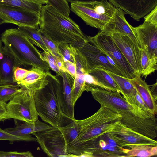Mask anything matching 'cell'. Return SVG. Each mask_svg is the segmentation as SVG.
Wrapping results in <instances>:
<instances>
[{
	"label": "cell",
	"instance_id": "ba28073f",
	"mask_svg": "<svg viewBox=\"0 0 157 157\" xmlns=\"http://www.w3.org/2000/svg\"><path fill=\"white\" fill-rule=\"evenodd\" d=\"M23 87L21 91L6 104L7 114L10 119L34 123L38 116L34 98L35 91Z\"/></svg>",
	"mask_w": 157,
	"mask_h": 157
},
{
	"label": "cell",
	"instance_id": "e575fe53",
	"mask_svg": "<svg viewBox=\"0 0 157 157\" xmlns=\"http://www.w3.org/2000/svg\"><path fill=\"white\" fill-rule=\"evenodd\" d=\"M97 86L107 90L105 87L99 83L94 76L89 73H86L85 75V91H90L92 88Z\"/></svg>",
	"mask_w": 157,
	"mask_h": 157
},
{
	"label": "cell",
	"instance_id": "8d00e7d4",
	"mask_svg": "<svg viewBox=\"0 0 157 157\" xmlns=\"http://www.w3.org/2000/svg\"><path fill=\"white\" fill-rule=\"evenodd\" d=\"M29 71L25 69L17 67L15 69L13 75V81L16 84L23 80Z\"/></svg>",
	"mask_w": 157,
	"mask_h": 157
},
{
	"label": "cell",
	"instance_id": "484cf974",
	"mask_svg": "<svg viewBox=\"0 0 157 157\" xmlns=\"http://www.w3.org/2000/svg\"><path fill=\"white\" fill-rule=\"evenodd\" d=\"M18 29L22 31L33 44L39 47L44 52L52 53L47 47L39 29L29 26H18Z\"/></svg>",
	"mask_w": 157,
	"mask_h": 157
},
{
	"label": "cell",
	"instance_id": "30bf717a",
	"mask_svg": "<svg viewBox=\"0 0 157 157\" xmlns=\"http://www.w3.org/2000/svg\"><path fill=\"white\" fill-rule=\"evenodd\" d=\"M72 44L84 58L88 73L91 69L99 67L123 76L120 70L110 63L106 58L105 53L96 45L88 36L86 35L84 40L75 42Z\"/></svg>",
	"mask_w": 157,
	"mask_h": 157
},
{
	"label": "cell",
	"instance_id": "cb8c5ba5",
	"mask_svg": "<svg viewBox=\"0 0 157 157\" xmlns=\"http://www.w3.org/2000/svg\"><path fill=\"white\" fill-rule=\"evenodd\" d=\"M48 0H0V4L19 7L40 13L41 7Z\"/></svg>",
	"mask_w": 157,
	"mask_h": 157
},
{
	"label": "cell",
	"instance_id": "b9f144b4",
	"mask_svg": "<svg viewBox=\"0 0 157 157\" xmlns=\"http://www.w3.org/2000/svg\"><path fill=\"white\" fill-rule=\"evenodd\" d=\"M136 99L137 104V106L138 107L144 110L151 112L146 105L138 92L137 93L136 95Z\"/></svg>",
	"mask_w": 157,
	"mask_h": 157
},
{
	"label": "cell",
	"instance_id": "277c9868",
	"mask_svg": "<svg viewBox=\"0 0 157 157\" xmlns=\"http://www.w3.org/2000/svg\"><path fill=\"white\" fill-rule=\"evenodd\" d=\"M46 72L48 83L44 88L35 91L36 109L38 116L45 122L59 128L64 126L65 120L67 119L62 105V82L58 76L49 71Z\"/></svg>",
	"mask_w": 157,
	"mask_h": 157
},
{
	"label": "cell",
	"instance_id": "7bdbcfd3",
	"mask_svg": "<svg viewBox=\"0 0 157 157\" xmlns=\"http://www.w3.org/2000/svg\"><path fill=\"white\" fill-rule=\"evenodd\" d=\"M67 2L71 3L76 2H86L91 1H102L104 0H66Z\"/></svg>",
	"mask_w": 157,
	"mask_h": 157
},
{
	"label": "cell",
	"instance_id": "e0dca14e",
	"mask_svg": "<svg viewBox=\"0 0 157 157\" xmlns=\"http://www.w3.org/2000/svg\"><path fill=\"white\" fill-rule=\"evenodd\" d=\"M62 78L61 101L63 113L68 119L72 121L74 117V106L73 104L71 90L74 78L67 72L61 71Z\"/></svg>",
	"mask_w": 157,
	"mask_h": 157
},
{
	"label": "cell",
	"instance_id": "8992f818",
	"mask_svg": "<svg viewBox=\"0 0 157 157\" xmlns=\"http://www.w3.org/2000/svg\"><path fill=\"white\" fill-rule=\"evenodd\" d=\"M32 135L43 151L49 157H70L67 151L68 145L76 138V130L71 124L59 128H52Z\"/></svg>",
	"mask_w": 157,
	"mask_h": 157
},
{
	"label": "cell",
	"instance_id": "ac0fdd59",
	"mask_svg": "<svg viewBox=\"0 0 157 157\" xmlns=\"http://www.w3.org/2000/svg\"><path fill=\"white\" fill-rule=\"evenodd\" d=\"M75 63L76 73L71 90L73 105H75L77 100L85 91V75L88 73L86 62L79 52L76 49Z\"/></svg>",
	"mask_w": 157,
	"mask_h": 157
},
{
	"label": "cell",
	"instance_id": "f35d334b",
	"mask_svg": "<svg viewBox=\"0 0 157 157\" xmlns=\"http://www.w3.org/2000/svg\"><path fill=\"white\" fill-rule=\"evenodd\" d=\"M63 67L66 71L69 73L74 78L76 73L75 63L69 61H63Z\"/></svg>",
	"mask_w": 157,
	"mask_h": 157
},
{
	"label": "cell",
	"instance_id": "836d02e7",
	"mask_svg": "<svg viewBox=\"0 0 157 157\" xmlns=\"http://www.w3.org/2000/svg\"><path fill=\"white\" fill-rule=\"evenodd\" d=\"M48 3L63 14L69 16L70 9L66 0H48Z\"/></svg>",
	"mask_w": 157,
	"mask_h": 157
},
{
	"label": "cell",
	"instance_id": "ffe728a7",
	"mask_svg": "<svg viewBox=\"0 0 157 157\" xmlns=\"http://www.w3.org/2000/svg\"><path fill=\"white\" fill-rule=\"evenodd\" d=\"M141 76L139 74H136L134 78L129 80L150 111L155 115L157 112L156 100L152 94L150 85L142 79Z\"/></svg>",
	"mask_w": 157,
	"mask_h": 157
},
{
	"label": "cell",
	"instance_id": "5b68a950",
	"mask_svg": "<svg viewBox=\"0 0 157 157\" xmlns=\"http://www.w3.org/2000/svg\"><path fill=\"white\" fill-rule=\"evenodd\" d=\"M1 38L4 48L14 57L19 67L30 65L46 71L51 70L41 53L18 28L6 30Z\"/></svg>",
	"mask_w": 157,
	"mask_h": 157
},
{
	"label": "cell",
	"instance_id": "4fadbf2b",
	"mask_svg": "<svg viewBox=\"0 0 157 157\" xmlns=\"http://www.w3.org/2000/svg\"><path fill=\"white\" fill-rule=\"evenodd\" d=\"M107 34L111 37L136 74L141 75V49L124 34L115 33Z\"/></svg>",
	"mask_w": 157,
	"mask_h": 157
},
{
	"label": "cell",
	"instance_id": "6da1fadb",
	"mask_svg": "<svg viewBox=\"0 0 157 157\" xmlns=\"http://www.w3.org/2000/svg\"><path fill=\"white\" fill-rule=\"evenodd\" d=\"M90 91L101 106L121 115V123L126 127L151 139L156 137L155 115L131 104L117 92L98 86Z\"/></svg>",
	"mask_w": 157,
	"mask_h": 157
},
{
	"label": "cell",
	"instance_id": "74e56055",
	"mask_svg": "<svg viewBox=\"0 0 157 157\" xmlns=\"http://www.w3.org/2000/svg\"><path fill=\"white\" fill-rule=\"evenodd\" d=\"M42 38L47 47L50 51L54 55L56 56H60L58 50V45L44 35L39 29Z\"/></svg>",
	"mask_w": 157,
	"mask_h": 157
},
{
	"label": "cell",
	"instance_id": "7402d4cb",
	"mask_svg": "<svg viewBox=\"0 0 157 157\" xmlns=\"http://www.w3.org/2000/svg\"><path fill=\"white\" fill-rule=\"evenodd\" d=\"M14 120L15 124V127L6 128L4 130L16 136L32 135L34 133L43 131L53 127L38 119L34 123L25 122L19 123L18 122L17 120Z\"/></svg>",
	"mask_w": 157,
	"mask_h": 157
},
{
	"label": "cell",
	"instance_id": "2e32d148",
	"mask_svg": "<svg viewBox=\"0 0 157 157\" xmlns=\"http://www.w3.org/2000/svg\"><path fill=\"white\" fill-rule=\"evenodd\" d=\"M125 14L122 10L116 8L111 19L100 31L107 34L115 33L124 34L128 36L137 46L141 49L134 27L128 22L125 17Z\"/></svg>",
	"mask_w": 157,
	"mask_h": 157
},
{
	"label": "cell",
	"instance_id": "8fae6325",
	"mask_svg": "<svg viewBox=\"0 0 157 157\" xmlns=\"http://www.w3.org/2000/svg\"><path fill=\"white\" fill-rule=\"evenodd\" d=\"M0 17L6 23L39 29L40 13L25 9L0 4Z\"/></svg>",
	"mask_w": 157,
	"mask_h": 157
},
{
	"label": "cell",
	"instance_id": "7a4b0ae2",
	"mask_svg": "<svg viewBox=\"0 0 157 157\" xmlns=\"http://www.w3.org/2000/svg\"><path fill=\"white\" fill-rule=\"evenodd\" d=\"M121 119L119 114L101 106L86 118L75 119L78 133L75 139L67 147L70 157H79L85 152H91L93 155L101 136L111 130Z\"/></svg>",
	"mask_w": 157,
	"mask_h": 157
},
{
	"label": "cell",
	"instance_id": "83f0119b",
	"mask_svg": "<svg viewBox=\"0 0 157 157\" xmlns=\"http://www.w3.org/2000/svg\"><path fill=\"white\" fill-rule=\"evenodd\" d=\"M157 59L151 57L144 49H141V75L146 77L157 69Z\"/></svg>",
	"mask_w": 157,
	"mask_h": 157
},
{
	"label": "cell",
	"instance_id": "5bb4252c",
	"mask_svg": "<svg viewBox=\"0 0 157 157\" xmlns=\"http://www.w3.org/2000/svg\"><path fill=\"white\" fill-rule=\"evenodd\" d=\"M116 8L122 10L133 19H140L157 6V0H108Z\"/></svg>",
	"mask_w": 157,
	"mask_h": 157
},
{
	"label": "cell",
	"instance_id": "4316f807",
	"mask_svg": "<svg viewBox=\"0 0 157 157\" xmlns=\"http://www.w3.org/2000/svg\"><path fill=\"white\" fill-rule=\"evenodd\" d=\"M127 157H148L156 155L157 145L140 144L132 145L127 148Z\"/></svg>",
	"mask_w": 157,
	"mask_h": 157
},
{
	"label": "cell",
	"instance_id": "7c38bea8",
	"mask_svg": "<svg viewBox=\"0 0 157 157\" xmlns=\"http://www.w3.org/2000/svg\"><path fill=\"white\" fill-rule=\"evenodd\" d=\"M106 133L119 146L125 148L137 145H157L156 141L132 130L121 122Z\"/></svg>",
	"mask_w": 157,
	"mask_h": 157
},
{
	"label": "cell",
	"instance_id": "f546056e",
	"mask_svg": "<svg viewBox=\"0 0 157 157\" xmlns=\"http://www.w3.org/2000/svg\"><path fill=\"white\" fill-rule=\"evenodd\" d=\"M23 88V86L16 84H0V101L6 103L17 94L21 91Z\"/></svg>",
	"mask_w": 157,
	"mask_h": 157
},
{
	"label": "cell",
	"instance_id": "60d3db41",
	"mask_svg": "<svg viewBox=\"0 0 157 157\" xmlns=\"http://www.w3.org/2000/svg\"><path fill=\"white\" fill-rule=\"evenodd\" d=\"M6 103L0 101V122L3 121L9 118L6 111Z\"/></svg>",
	"mask_w": 157,
	"mask_h": 157
},
{
	"label": "cell",
	"instance_id": "4dcf8cb0",
	"mask_svg": "<svg viewBox=\"0 0 157 157\" xmlns=\"http://www.w3.org/2000/svg\"><path fill=\"white\" fill-rule=\"evenodd\" d=\"M41 54L44 61L48 64L51 70L56 73V76H59L61 71L66 72L63 67V59L60 56L44 52Z\"/></svg>",
	"mask_w": 157,
	"mask_h": 157
},
{
	"label": "cell",
	"instance_id": "1f68e13d",
	"mask_svg": "<svg viewBox=\"0 0 157 157\" xmlns=\"http://www.w3.org/2000/svg\"><path fill=\"white\" fill-rule=\"evenodd\" d=\"M59 55L63 61H69L75 63V55L76 49L72 44L62 43L58 45Z\"/></svg>",
	"mask_w": 157,
	"mask_h": 157
},
{
	"label": "cell",
	"instance_id": "9a60e30c",
	"mask_svg": "<svg viewBox=\"0 0 157 157\" xmlns=\"http://www.w3.org/2000/svg\"><path fill=\"white\" fill-rule=\"evenodd\" d=\"M134 29L141 49L157 59V24L144 22Z\"/></svg>",
	"mask_w": 157,
	"mask_h": 157
},
{
	"label": "cell",
	"instance_id": "52a82bcc",
	"mask_svg": "<svg viewBox=\"0 0 157 157\" xmlns=\"http://www.w3.org/2000/svg\"><path fill=\"white\" fill-rule=\"evenodd\" d=\"M115 8L108 0L72 2L70 8L86 25L100 30L111 19Z\"/></svg>",
	"mask_w": 157,
	"mask_h": 157
},
{
	"label": "cell",
	"instance_id": "9c48e42d",
	"mask_svg": "<svg viewBox=\"0 0 157 157\" xmlns=\"http://www.w3.org/2000/svg\"><path fill=\"white\" fill-rule=\"evenodd\" d=\"M89 38L114 61L123 76L128 79L134 78L136 73L111 37L100 31Z\"/></svg>",
	"mask_w": 157,
	"mask_h": 157
},
{
	"label": "cell",
	"instance_id": "d6a6232c",
	"mask_svg": "<svg viewBox=\"0 0 157 157\" xmlns=\"http://www.w3.org/2000/svg\"><path fill=\"white\" fill-rule=\"evenodd\" d=\"M0 140L8 141L10 144H12L14 142L17 141H36V137H33L31 134L23 136H16L7 132L1 128Z\"/></svg>",
	"mask_w": 157,
	"mask_h": 157
},
{
	"label": "cell",
	"instance_id": "d590c367",
	"mask_svg": "<svg viewBox=\"0 0 157 157\" xmlns=\"http://www.w3.org/2000/svg\"><path fill=\"white\" fill-rule=\"evenodd\" d=\"M32 154L30 151L19 152L16 151L6 152L0 151V157H32Z\"/></svg>",
	"mask_w": 157,
	"mask_h": 157
},
{
	"label": "cell",
	"instance_id": "3957f363",
	"mask_svg": "<svg viewBox=\"0 0 157 157\" xmlns=\"http://www.w3.org/2000/svg\"><path fill=\"white\" fill-rule=\"evenodd\" d=\"M39 27L42 33L57 45L73 44L85 38L86 35L73 20L48 3L41 7Z\"/></svg>",
	"mask_w": 157,
	"mask_h": 157
},
{
	"label": "cell",
	"instance_id": "603a6c76",
	"mask_svg": "<svg viewBox=\"0 0 157 157\" xmlns=\"http://www.w3.org/2000/svg\"><path fill=\"white\" fill-rule=\"evenodd\" d=\"M105 70L113 78L120 88L121 93L126 101L132 105L137 106L136 99L137 92L129 79Z\"/></svg>",
	"mask_w": 157,
	"mask_h": 157
},
{
	"label": "cell",
	"instance_id": "d6986e66",
	"mask_svg": "<svg viewBox=\"0 0 157 157\" xmlns=\"http://www.w3.org/2000/svg\"><path fill=\"white\" fill-rule=\"evenodd\" d=\"M48 82L46 71L32 67L25 78L17 84L35 91L44 88Z\"/></svg>",
	"mask_w": 157,
	"mask_h": 157
},
{
	"label": "cell",
	"instance_id": "44dd1931",
	"mask_svg": "<svg viewBox=\"0 0 157 157\" xmlns=\"http://www.w3.org/2000/svg\"><path fill=\"white\" fill-rule=\"evenodd\" d=\"M2 52L3 56L0 61V84H15L13 73L15 69L19 67L14 57L4 47Z\"/></svg>",
	"mask_w": 157,
	"mask_h": 157
},
{
	"label": "cell",
	"instance_id": "ee69618b",
	"mask_svg": "<svg viewBox=\"0 0 157 157\" xmlns=\"http://www.w3.org/2000/svg\"><path fill=\"white\" fill-rule=\"evenodd\" d=\"M3 46H2V43L1 38L0 37V61L3 56Z\"/></svg>",
	"mask_w": 157,
	"mask_h": 157
},
{
	"label": "cell",
	"instance_id": "f6af8a7d",
	"mask_svg": "<svg viewBox=\"0 0 157 157\" xmlns=\"http://www.w3.org/2000/svg\"><path fill=\"white\" fill-rule=\"evenodd\" d=\"M3 23H6L5 21L0 17V25Z\"/></svg>",
	"mask_w": 157,
	"mask_h": 157
},
{
	"label": "cell",
	"instance_id": "f1b7e54d",
	"mask_svg": "<svg viewBox=\"0 0 157 157\" xmlns=\"http://www.w3.org/2000/svg\"><path fill=\"white\" fill-rule=\"evenodd\" d=\"M128 149L112 146L107 144L104 147L97 149L94 157H127Z\"/></svg>",
	"mask_w": 157,
	"mask_h": 157
},
{
	"label": "cell",
	"instance_id": "ab89813d",
	"mask_svg": "<svg viewBox=\"0 0 157 157\" xmlns=\"http://www.w3.org/2000/svg\"><path fill=\"white\" fill-rule=\"evenodd\" d=\"M144 17V22L157 24V6Z\"/></svg>",
	"mask_w": 157,
	"mask_h": 157
},
{
	"label": "cell",
	"instance_id": "d4e9b609",
	"mask_svg": "<svg viewBox=\"0 0 157 157\" xmlns=\"http://www.w3.org/2000/svg\"><path fill=\"white\" fill-rule=\"evenodd\" d=\"M94 76L100 83L107 90L121 93V90L112 77L101 68H96L91 70L88 73Z\"/></svg>",
	"mask_w": 157,
	"mask_h": 157
}]
</instances>
